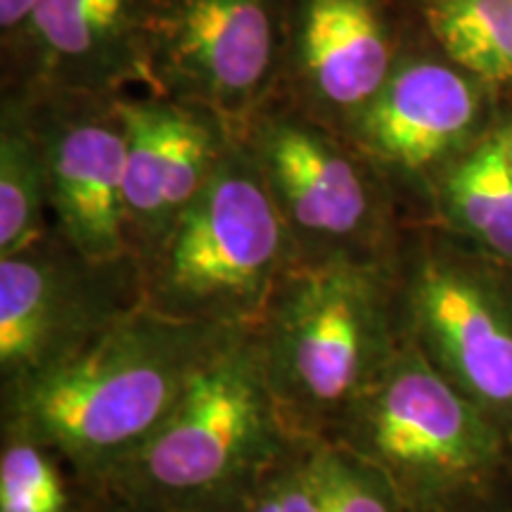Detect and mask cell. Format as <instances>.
<instances>
[{"mask_svg":"<svg viewBox=\"0 0 512 512\" xmlns=\"http://www.w3.org/2000/svg\"><path fill=\"white\" fill-rule=\"evenodd\" d=\"M48 166L53 226L93 261L133 256L126 238V128L117 95L27 93Z\"/></svg>","mask_w":512,"mask_h":512,"instance_id":"obj_10","label":"cell"},{"mask_svg":"<svg viewBox=\"0 0 512 512\" xmlns=\"http://www.w3.org/2000/svg\"><path fill=\"white\" fill-rule=\"evenodd\" d=\"M93 498L53 448L0 432V512H86Z\"/></svg>","mask_w":512,"mask_h":512,"instance_id":"obj_18","label":"cell"},{"mask_svg":"<svg viewBox=\"0 0 512 512\" xmlns=\"http://www.w3.org/2000/svg\"><path fill=\"white\" fill-rule=\"evenodd\" d=\"M245 143L290 230L297 264L399 261L406 226L392 185L347 138L297 107L268 105Z\"/></svg>","mask_w":512,"mask_h":512,"instance_id":"obj_7","label":"cell"},{"mask_svg":"<svg viewBox=\"0 0 512 512\" xmlns=\"http://www.w3.org/2000/svg\"><path fill=\"white\" fill-rule=\"evenodd\" d=\"M482 86L451 60L401 55L377 98L342 136L389 185L425 181L463 157L456 150L482 117Z\"/></svg>","mask_w":512,"mask_h":512,"instance_id":"obj_12","label":"cell"},{"mask_svg":"<svg viewBox=\"0 0 512 512\" xmlns=\"http://www.w3.org/2000/svg\"><path fill=\"white\" fill-rule=\"evenodd\" d=\"M287 22L290 0H159L150 88L202 107L245 138L285 76Z\"/></svg>","mask_w":512,"mask_h":512,"instance_id":"obj_8","label":"cell"},{"mask_svg":"<svg viewBox=\"0 0 512 512\" xmlns=\"http://www.w3.org/2000/svg\"><path fill=\"white\" fill-rule=\"evenodd\" d=\"M434 226L512 268V171L498 138L465 152L434 183Z\"/></svg>","mask_w":512,"mask_h":512,"instance_id":"obj_15","label":"cell"},{"mask_svg":"<svg viewBox=\"0 0 512 512\" xmlns=\"http://www.w3.org/2000/svg\"><path fill=\"white\" fill-rule=\"evenodd\" d=\"M159 0H41L22 53L29 93L119 95L145 81Z\"/></svg>","mask_w":512,"mask_h":512,"instance_id":"obj_14","label":"cell"},{"mask_svg":"<svg viewBox=\"0 0 512 512\" xmlns=\"http://www.w3.org/2000/svg\"><path fill=\"white\" fill-rule=\"evenodd\" d=\"M294 441L268 387L254 328H235L98 496L166 512H240Z\"/></svg>","mask_w":512,"mask_h":512,"instance_id":"obj_3","label":"cell"},{"mask_svg":"<svg viewBox=\"0 0 512 512\" xmlns=\"http://www.w3.org/2000/svg\"><path fill=\"white\" fill-rule=\"evenodd\" d=\"M418 512H512V470L463 496Z\"/></svg>","mask_w":512,"mask_h":512,"instance_id":"obj_21","label":"cell"},{"mask_svg":"<svg viewBox=\"0 0 512 512\" xmlns=\"http://www.w3.org/2000/svg\"><path fill=\"white\" fill-rule=\"evenodd\" d=\"M320 486L323 512H408L382 472L335 444H320Z\"/></svg>","mask_w":512,"mask_h":512,"instance_id":"obj_19","label":"cell"},{"mask_svg":"<svg viewBox=\"0 0 512 512\" xmlns=\"http://www.w3.org/2000/svg\"><path fill=\"white\" fill-rule=\"evenodd\" d=\"M396 271L408 339L512 441V268L422 223Z\"/></svg>","mask_w":512,"mask_h":512,"instance_id":"obj_6","label":"cell"},{"mask_svg":"<svg viewBox=\"0 0 512 512\" xmlns=\"http://www.w3.org/2000/svg\"><path fill=\"white\" fill-rule=\"evenodd\" d=\"M126 238L138 264L150 259L195 200L235 136L202 107L166 95L124 98Z\"/></svg>","mask_w":512,"mask_h":512,"instance_id":"obj_13","label":"cell"},{"mask_svg":"<svg viewBox=\"0 0 512 512\" xmlns=\"http://www.w3.org/2000/svg\"><path fill=\"white\" fill-rule=\"evenodd\" d=\"M48 166L27 98L5 95L0 121V259L53 230Z\"/></svg>","mask_w":512,"mask_h":512,"instance_id":"obj_16","label":"cell"},{"mask_svg":"<svg viewBox=\"0 0 512 512\" xmlns=\"http://www.w3.org/2000/svg\"><path fill=\"white\" fill-rule=\"evenodd\" d=\"M387 0H290L285 79L297 110L342 136L399 62Z\"/></svg>","mask_w":512,"mask_h":512,"instance_id":"obj_11","label":"cell"},{"mask_svg":"<svg viewBox=\"0 0 512 512\" xmlns=\"http://www.w3.org/2000/svg\"><path fill=\"white\" fill-rule=\"evenodd\" d=\"M41 0H0V34L5 50H22Z\"/></svg>","mask_w":512,"mask_h":512,"instance_id":"obj_22","label":"cell"},{"mask_svg":"<svg viewBox=\"0 0 512 512\" xmlns=\"http://www.w3.org/2000/svg\"><path fill=\"white\" fill-rule=\"evenodd\" d=\"M86 512H166V510L152 508V505H140V503L124 501V498H114V496L100 494V496L93 498Z\"/></svg>","mask_w":512,"mask_h":512,"instance_id":"obj_23","label":"cell"},{"mask_svg":"<svg viewBox=\"0 0 512 512\" xmlns=\"http://www.w3.org/2000/svg\"><path fill=\"white\" fill-rule=\"evenodd\" d=\"M320 444L323 441H294L256 484L240 512H323Z\"/></svg>","mask_w":512,"mask_h":512,"instance_id":"obj_20","label":"cell"},{"mask_svg":"<svg viewBox=\"0 0 512 512\" xmlns=\"http://www.w3.org/2000/svg\"><path fill=\"white\" fill-rule=\"evenodd\" d=\"M387 477L408 512L512 470V441L408 339L330 441Z\"/></svg>","mask_w":512,"mask_h":512,"instance_id":"obj_5","label":"cell"},{"mask_svg":"<svg viewBox=\"0 0 512 512\" xmlns=\"http://www.w3.org/2000/svg\"><path fill=\"white\" fill-rule=\"evenodd\" d=\"M143 306L136 256L93 261L53 228L0 259V389L50 373Z\"/></svg>","mask_w":512,"mask_h":512,"instance_id":"obj_9","label":"cell"},{"mask_svg":"<svg viewBox=\"0 0 512 512\" xmlns=\"http://www.w3.org/2000/svg\"><path fill=\"white\" fill-rule=\"evenodd\" d=\"M446 60L484 86H512V0H418Z\"/></svg>","mask_w":512,"mask_h":512,"instance_id":"obj_17","label":"cell"},{"mask_svg":"<svg viewBox=\"0 0 512 512\" xmlns=\"http://www.w3.org/2000/svg\"><path fill=\"white\" fill-rule=\"evenodd\" d=\"M254 332L287 430L325 444L408 342L396 264H294Z\"/></svg>","mask_w":512,"mask_h":512,"instance_id":"obj_2","label":"cell"},{"mask_svg":"<svg viewBox=\"0 0 512 512\" xmlns=\"http://www.w3.org/2000/svg\"><path fill=\"white\" fill-rule=\"evenodd\" d=\"M230 330L140 306L62 366L0 389V432L53 448L98 496L114 467L162 425Z\"/></svg>","mask_w":512,"mask_h":512,"instance_id":"obj_1","label":"cell"},{"mask_svg":"<svg viewBox=\"0 0 512 512\" xmlns=\"http://www.w3.org/2000/svg\"><path fill=\"white\" fill-rule=\"evenodd\" d=\"M297 249L266 178L233 138L162 245L140 264L143 306L183 323L254 328Z\"/></svg>","mask_w":512,"mask_h":512,"instance_id":"obj_4","label":"cell"},{"mask_svg":"<svg viewBox=\"0 0 512 512\" xmlns=\"http://www.w3.org/2000/svg\"><path fill=\"white\" fill-rule=\"evenodd\" d=\"M498 143H501V150L505 155V162H508L510 171H512V126L505 128V131L501 133V136H496Z\"/></svg>","mask_w":512,"mask_h":512,"instance_id":"obj_24","label":"cell"}]
</instances>
